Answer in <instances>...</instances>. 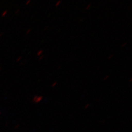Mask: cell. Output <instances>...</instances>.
Listing matches in <instances>:
<instances>
[{"instance_id":"1","label":"cell","mask_w":132,"mask_h":132,"mask_svg":"<svg viewBox=\"0 0 132 132\" xmlns=\"http://www.w3.org/2000/svg\"><path fill=\"white\" fill-rule=\"evenodd\" d=\"M43 99V97L41 96H36L35 97V101L36 102H39Z\"/></svg>"},{"instance_id":"2","label":"cell","mask_w":132,"mask_h":132,"mask_svg":"<svg viewBox=\"0 0 132 132\" xmlns=\"http://www.w3.org/2000/svg\"><path fill=\"white\" fill-rule=\"evenodd\" d=\"M43 50H40V51H39L38 52V55H41L43 53Z\"/></svg>"},{"instance_id":"3","label":"cell","mask_w":132,"mask_h":132,"mask_svg":"<svg viewBox=\"0 0 132 132\" xmlns=\"http://www.w3.org/2000/svg\"><path fill=\"white\" fill-rule=\"evenodd\" d=\"M60 3H61V1H58L57 2L56 4V6H58Z\"/></svg>"},{"instance_id":"4","label":"cell","mask_w":132,"mask_h":132,"mask_svg":"<svg viewBox=\"0 0 132 132\" xmlns=\"http://www.w3.org/2000/svg\"><path fill=\"white\" fill-rule=\"evenodd\" d=\"M90 6H91V5H90V4H89V5H88V6H87L86 7V10H89V9H90Z\"/></svg>"},{"instance_id":"5","label":"cell","mask_w":132,"mask_h":132,"mask_svg":"<svg viewBox=\"0 0 132 132\" xmlns=\"http://www.w3.org/2000/svg\"><path fill=\"white\" fill-rule=\"evenodd\" d=\"M126 45V43H125V44L124 43V44H123V46H122V47H124V46L125 47V46Z\"/></svg>"},{"instance_id":"6","label":"cell","mask_w":132,"mask_h":132,"mask_svg":"<svg viewBox=\"0 0 132 132\" xmlns=\"http://www.w3.org/2000/svg\"><path fill=\"white\" fill-rule=\"evenodd\" d=\"M56 82H55V83H53V85H52V87H53V86H54L55 85H56Z\"/></svg>"}]
</instances>
